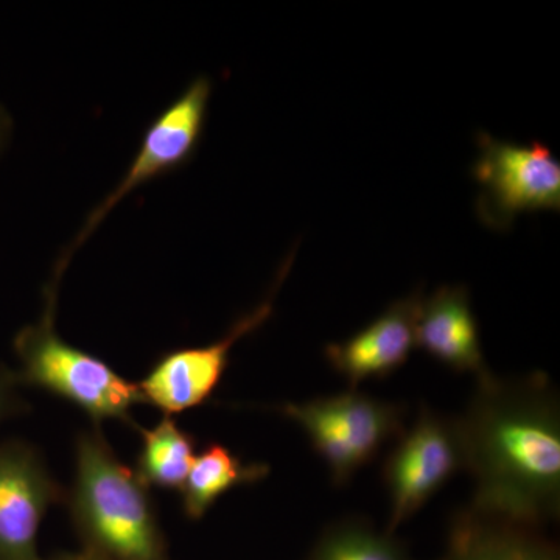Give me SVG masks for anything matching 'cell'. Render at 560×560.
<instances>
[{
  "label": "cell",
  "instance_id": "6da1fadb",
  "mask_svg": "<svg viewBox=\"0 0 560 560\" xmlns=\"http://www.w3.org/2000/svg\"><path fill=\"white\" fill-rule=\"evenodd\" d=\"M559 405L550 382L536 374L500 381L490 372L458 420L464 469L474 477L471 506L540 526L560 504Z\"/></svg>",
  "mask_w": 560,
  "mask_h": 560
},
{
  "label": "cell",
  "instance_id": "7a4b0ae2",
  "mask_svg": "<svg viewBox=\"0 0 560 560\" xmlns=\"http://www.w3.org/2000/svg\"><path fill=\"white\" fill-rule=\"evenodd\" d=\"M68 501L84 551L103 560H168L149 488L114 455L98 429L77 441Z\"/></svg>",
  "mask_w": 560,
  "mask_h": 560
},
{
  "label": "cell",
  "instance_id": "3957f363",
  "mask_svg": "<svg viewBox=\"0 0 560 560\" xmlns=\"http://www.w3.org/2000/svg\"><path fill=\"white\" fill-rule=\"evenodd\" d=\"M57 282L47 293V307L39 323L24 327L14 338L21 370L20 382L49 390L72 401L95 423L121 420L136 425L131 410L145 404L138 383L121 377L105 361L62 340L55 329Z\"/></svg>",
  "mask_w": 560,
  "mask_h": 560
},
{
  "label": "cell",
  "instance_id": "277c9868",
  "mask_svg": "<svg viewBox=\"0 0 560 560\" xmlns=\"http://www.w3.org/2000/svg\"><path fill=\"white\" fill-rule=\"evenodd\" d=\"M279 411L305 430L338 486L348 482L377 456L383 444L404 430V408L357 390L282 405Z\"/></svg>",
  "mask_w": 560,
  "mask_h": 560
},
{
  "label": "cell",
  "instance_id": "5b68a950",
  "mask_svg": "<svg viewBox=\"0 0 560 560\" xmlns=\"http://www.w3.org/2000/svg\"><path fill=\"white\" fill-rule=\"evenodd\" d=\"M480 156L471 175L481 186L477 215L490 230L508 231L518 213L560 210V162L540 142L477 136Z\"/></svg>",
  "mask_w": 560,
  "mask_h": 560
},
{
  "label": "cell",
  "instance_id": "8992f818",
  "mask_svg": "<svg viewBox=\"0 0 560 560\" xmlns=\"http://www.w3.org/2000/svg\"><path fill=\"white\" fill-rule=\"evenodd\" d=\"M459 469H464V453L458 420L423 408L412 429L401 434L383 470L390 499L386 533L410 521Z\"/></svg>",
  "mask_w": 560,
  "mask_h": 560
},
{
  "label": "cell",
  "instance_id": "52a82bcc",
  "mask_svg": "<svg viewBox=\"0 0 560 560\" xmlns=\"http://www.w3.org/2000/svg\"><path fill=\"white\" fill-rule=\"evenodd\" d=\"M210 92L212 83L206 77H200L154 119L143 136L130 168L116 189L110 191L102 205L91 213L83 230L80 231L79 238L73 242L68 256L62 259L58 272L65 270L72 250L90 237L95 228L125 197L149 180L175 171L189 160L205 130Z\"/></svg>",
  "mask_w": 560,
  "mask_h": 560
},
{
  "label": "cell",
  "instance_id": "ba28073f",
  "mask_svg": "<svg viewBox=\"0 0 560 560\" xmlns=\"http://www.w3.org/2000/svg\"><path fill=\"white\" fill-rule=\"evenodd\" d=\"M62 497L35 448L16 441L0 444V560H40V525Z\"/></svg>",
  "mask_w": 560,
  "mask_h": 560
},
{
  "label": "cell",
  "instance_id": "9c48e42d",
  "mask_svg": "<svg viewBox=\"0 0 560 560\" xmlns=\"http://www.w3.org/2000/svg\"><path fill=\"white\" fill-rule=\"evenodd\" d=\"M272 313L270 300L243 316L223 340L205 348L179 349L165 353L142 382L138 383L145 404L165 416L178 415L209 399L219 385L235 342L260 327Z\"/></svg>",
  "mask_w": 560,
  "mask_h": 560
},
{
  "label": "cell",
  "instance_id": "30bf717a",
  "mask_svg": "<svg viewBox=\"0 0 560 560\" xmlns=\"http://www.w3.org/2000/svg\"><path fill=\"white\" fill-rule=\"evenodd\" d=\"M423 296L420 291L390 304L359 334L326 348V357L355 389L366 378L386 377L407 363L416 346V326Z\"/></svg>",
  "mask_w": 560,
  "mask_h": 560
},
{
  "label": "cell",
  "instance_id": "8fae6325",
  "mask_svg": "<svg viewBox=\"0 0 560 560\" xmlns=\"http://www.w3.org/2000/svg\"><path fill=\"white\" fill-rule=\"evenodd\" d=\"M416 346L453 371L474 372L477 377L489 372L466 287H440L422 301Z\"/></svg>",
  "mask_w": 560,
  "mask_h": 560
},
{
  "label": "cell",
  "instance_id": "7c38bea8",
  "mask_svg": "<svg viewBox=\"0 0 560 560\" xmlns=\"http://www.w3.org/2000/svg\"><path fill=\"white\" fill-rule=\"evenodd\" d=\"M441 560H560L540 526L488 514L475 506L456 514Z\"/></svg>",
  "mask_w": 560,
  "mask_h": 560
},
{
  "label": "cell",
  "instance_id": "4fadbf2b",
  "mask_svg": "<svg viewBox=\"0 0 560 560\" xmlns=\"http://www.w3.org/2000/svg\"><path fill=\"white\" fill-rule=\"evenodd\" d=\"M268 471L265 464H245L230 448L210 444L195 456L179 489L184 514L190 521H200L228 490L264 480Z\"/></svg>",
  "mask_w": 560,
  "mask_h": 560
},
{
  "label": "cell",
  "instance_id": "5bb4252c",
  "mask_svg": "<svg viewBox=\"0 0 560 560\" xmlns=\"http://www.w3.org/2000/svg\"><path fill=\"white\" fill-rule=\"evenodd\" d=\"M142 451L136 475L147 488L180 489L195 459V440L172 416H164L153 429H139Z\"/></svg>",
  "mask_w": 560,
  "mask_h": 560
},
{
  "label": "cell",
  "instance_id": "9a60e30c",
  "mask_svg": "<svg viewBox=\"0 0 560 560\" xmlns=\"http://www.w3.org/2000/svg\"><path fill=\"white\" fill-rule=\"evenodd\" d=\"M305 560H415L393 534L372 528L366 521L348 518L320 534Z\"/></svg>",
  "mask_w": 560,
  "mask_h": 560
},
{
  "label": "cell",
  "instance_id": "2e32d148",
  "mask_svg": "<svg viewBox=\"0 0 560 560\" xmlns=\"http://www.w3.org/2000/svg\"><path fill=\"white\" fill-rule=\"evenodd\" d=\"M20 383L16 372L0 366V422L21 410L22 401L18 396Z\"/></svg>",
  "mask_w": 560,
  "mask_h": 560
},
{
  "label": "cell",
  "instance_id": "e0dca14e",
  "mask_svg": "<svg viewBox=\"0 0 560 560\" xmlns=\"http://www.w3.org/2000/svg\"><path fill=\"white\" fill-rule=\"evenodd\" d=\"M54 560H103L97 556L91 555V552L81 550L80 552H72V555H62L60 558Z\"/></svg>",
  "mask_w": 560,
  "mask_h": 560
},
{
  "label": "cell",
  "instance_id": "ac0fdd59",
  "mask_svg": "<svg viewBox=\"0 0 560 560\" xmlns=\"http://www.w3.org/2000/svg\"><path fill=\"white\" fill-rule=\"evenodd\" d=\"M3 136H5V127H3V119L0 117V147L3 143Z\"/></svg>",
  "mask_w": 560,
  "mask_h": 560
},
{
  "label": "cell",
  "instance_id": "d6986e66",
  "mask_svg": "<svg viewBox=\"0 0 560 560\" xmlns=\"http://www.w3.org/2000/svg\"><path fill=\"white\" fill-rule=\"evenodd\" d=\"M40 560H44V559H40Z\"/></svg>",
  "mask_w": 560,
  "mask_h": 560
}]
</instances>
